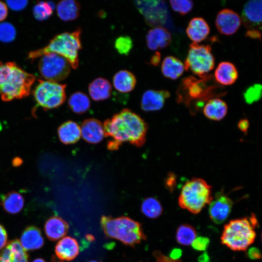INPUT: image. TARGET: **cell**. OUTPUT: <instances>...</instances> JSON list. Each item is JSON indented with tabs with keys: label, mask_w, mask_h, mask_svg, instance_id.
<instances>
[{
	"label": "cell",
	"mask_w": 262,
	"mask_h": 262,
	"mask_svg": "<svg viewBox=\"0 0 262 262\" xmlns=\"http://www.w3.org/2000/svg\"><path fill=\"white\" fill-rule=\"evenodd\" d=\"M104 136L109 138L107 148L116 150L123 142L140 147L146 141L147 125L141 117L128 109H124L106 120L103 125Z\"/></svg>",
	"instance_id": "6da1fadb"
},
{
	"label": "cell",
	"mask_w": 262,
	"mask_h": 262,
	"mask_svg": "<svg viewBox=\"0 0 262 262\" xmlns=\"http://www.w3.org/2000/svg\"><path fill=\"white\" fill-rule=\"evenodd\" d=\"M34 81L33 75L15 63H0V95L3 100L11 101L28 96Z\"/></svg>",
	"instance_id": "7a4b0ae2"
},
{
	"label": "cell",
	"mask_w": 262,
	"mask_h": 262,
	"mask_svg": "<svg viewBox=\"0 0 262 262\" xmlns=\"http://www.w3.org/2000/svg\"><path fill=\"white\" fill-rule=\"evenodd\" d=\"M100 224L107 237L117 239L126 246L134 247L147 239L141 223L127 216L103 215Z\"/></svg>",
	"instance_id": "3957f363"
},
{
	"label": "cell",
	"mask_w": 262,
	"mask_h": 262,
	"mask_svg": "<svg viewBox=\"0 0 262 262\" xmlns=\"http://www.w3.org/2000/svg\"><path fill=\"white\" fill-rule=\"evenodd\" d=\"M82 30L78 28L73 32H65L55 36L45 47L32 51L28 58L34 59L46 54L54 53L65 58L74 69L79 66L78 51L82 49Z\"/></svg>",
	"instance_id": "277c9868"
},
{
	"label": "cell",
	"mask_w": 262,
	"mask_h": 262,
	"mask_svg": "<svg viewBox=\"0 0 262 262\" xmlns=\"http://www.w3.org/2000/svg\"><path fill=\"white\" fill-rule=\"evenodd\" d=\"M258 225L247 217L230 221L224 227L221 243L234 251L246 250L254 242Z\"/></svg>",
	"instance_id": "5b68a950"
},
{
	"label": "cell",
	"mask_w": 262,
	"mask_h": 262,
	"mask_svg": "<svg viewBox=\"0 0 262 262\" xmlns=\"http://www.w3.org/2000/svg\"><path fill=\"white\" fill-rule=\"evenodd\" d=\"M211 188L204 180L192 178L181 188L178 200L179 206L193 213H199L213 199Z\"/></svg>",
	"instance_id": "8992f818"
},
{
	"label": "cell",
	"mask_w": 262,
	"mask_h": 262,
	"mask_svg": "<svg viewBox=\"0 0 262 262\" xmlns=\"http://www.w3.org/2000/svg\"><path fill=\"white\" fill-rule=\"evenodd\" d=\"M214 63V57L210 45L194 42L190 45L184 64L185 70H190L202 78L213 69Z\"/></svg>",
	"instance_id": "52a82bcc"
},
{
	"label": "cell",
	"mask_w": 262,
	"mask_h": 262,
	"mask_svg": "<svg viewBox=\"0 0 262 262\" xmlns=\"http://www.w3.org/2000/svg\"><path fill=\"white\" fill-rule=\"evenodd\" d=\"M66 84L47 80H39L33 95L37 103L45 109L61 105L66 100Z\"/></svg>",
	"instance_id": "ba28073f"
},
{
	"label": "cell",
	"mask_w": 262,
	"mask_h": 262,
	"mask_svg": "<svg viewBox=\"0 0 262 262\" xmlns=\"http://www.w3.org/2000/svg\"><path fill=\"white\" fill-rule=\"evenodd\" d=\"M38 68L47 81L57 82L66 78L70 71V65L63 57L49 53L40 57Z\"/></svg>",
	"instance_id": "9c48e42d"
},
{
	"label": "cell",
	"mask_w": 262,
	"mask_h": 262,
	"mask_svg": "<svg viewBox=\"0 0 262 262\" xmlns=\"http://www.w3.org/2000/svg\"><path fill=\"white\" fill-rule=\"evenodd\" d=\"M211 78L208 75L200 80L192 76L185 78L180 88V92L182 93L180 94H185L191 99L209 98L213 94L212 91L215 89V85L207 84Z\"/></svg>",
	"instance_id": "30bf717a"
},
{
	"label": "cell",
	"mask_w": 262,
	"mask_h": 262,
	"mask_svg": "<svg viewBox=\"0 0 262 262\" xmlns=\"http://www.w3.org/2000/svg\"><path fill=\"white\" fill-rule=\"evenodd\" d=\"M209 213L216 224L223 223L229 216L233 206L232 200L222 192L216 194L209 204Z\"/></svg>",
	"instance_id": "8fae6325"
},
{
	"label": "cell",
	"mask_w": 262,
	"mask_h": 262,
	"mask_svg": "<svg viewBox=\"0 0 262 262\" xmlns=\"http://www.w3.org/2000/svg\"><path fill=\"white\" fill-rule=\"evenodd\" d=\"M262 5L261 0H249L245 4L241 20L244 26L248 30H261Z\"/></svg>",
	"instance_id": "7c38bea8"
},
{
	"label": "cell",
	"mask_w": 262,
	"mask_h": 262,
	"mask_svg": "<svg viewBox=\"0 0 262 262\" xmlns=\"http://www.w3.org/2000/svg\"><path fill=\"white\" fill-rule=\"evenodd\" d=\"M241 24V17L236 12L231 9H222L216 16L215 25L218 31L222 34H233L238 30Z\"/></svg>",
	"instance_id": "4fadbf2b"
},
{
	"label": "cell",
	"mask_w": 262,
	"mask_h": 262,
	"mask_svg": "<svg viewBox=\"0 0 262 262\" xmlns=\"http://www.w3.org/2000/svg\"><path fill=\"white\" fill-rule=\"evenodd\" d=\"M136 2L137 7L144 15L147 23L153 25L163 23L165 19V11L164 8L160 7L157 8L160 1H137Z\"/></svg>",
	"instance_id": "5bb4252c"
},
{
	"label": "cell",
	"mask_w": 262,
	"mask_h": 262,
	"mask_svg": "<svg viewBox=\"0 0 262 262\" xmlns=\"http://www.w3.org/2000/svg\"><path fill=\"white\" fill-rule=\"evenodd\" d=\"M170 96V93L167 90H147L142 96L141 108L145 112L159 110L163 107L165 99Z\"/></svg>",
	"instance_id": "9a60e30c"
},
{
	"label": "cell",
	"mask_w": 262,
	"mask_h": 262,
	"mask_svg": "<svg viewBox=\"0 0 262 262\" xmlns=\"http://www.w3.org/2000/svg\"><path fill=\"white\" fill-rule=\"evenodd\" d=\"M80 129L83 139L90 144L98 143L104 136L103 125L96 119L85 120L82 123Z\"/></svg>",
	"instance_id": "2e32d148"
},
{
	"label": "cell",
	"mask_w": 262,
	"mask_h": 262,
	"mask_svg": "<svg viewBox=\"0 0 262 262\" xmlns=\"http://www.w3.org/2000/svg\"><path fill=\"white\" fill-rule=\"evenodd\" d=\"M171 35L162 27H156L148 31L146 36L147 47L151 50H157L168 47L171 42Z\"/></svg>",
	"instance_id": "e0dca14e"
},
{
	"label": "cell",
	"mask_w": 262,
	"mask_h": 262,
	"mask_svg": "<svg viewBox=\"0 0 262 262\" xmlns=\"http://www.w3.org/2000/svg\"><path fill=\"white\" fill-rule=\"evenodd\" d=\"M80 247L77 241L70 236L64 237L56 244L55 252L61 260L69 261L74 259L79 254Z\"/></svg>",
	"instance_id": "ac0fdd59"
},
{
	"label": "cell",
	"mask_w": 262,
	"mask_h": 262,
	"mask_svg": "<svg viewBox=\"0 0 262 262\" xmlns=\"http://www.w3.org/2000/svg\"><path fill=\"white\" fill-rule=\"evenodd\" d=\"M20 242L26 251L34 250L43 246L44 239L38 228L30 226L22 232Z\"/></svg>",
	"instance_id": "d6986e66"
},
{
	"label": "cell",
	"mask_w": 262,
	"mask_h": 262,
	"mask_svg": "<svg viewBox=\"0 0 262 262\" xmlns=\"http://www.w3.org/2000/svg\"><path fill=\"white\" fill-rule=\"evenodd\" d=\"M68 223L57 215L49 217L46 222L44 229L47 238L55 241L64 236L68 230Z\"/></svg>",
	"instance_id": "ffe728a7"
},
{
	"label": "cell",
	"mask_w": 262,
	"mask_h": 262,
	"mask_svg": "<svg viewBox=\"0 0 262 262\" xmlns=\"http://www.w3.org/2000/svg\"><path fill=\"white\" fill-rule=\"evenodd\" d=\"M210 27L202 17L192 18L188 25L186 32L188 37L194 43H198L204 40L210 33Z\"/></svg>",
	"instance_id": "44dd1931"
},
{
	"label": "cell",
	"mask_w": 262,
	"mask_h": 262,
	"mask_svg": "<svg viewBox=\"0 0 262 262\" xmlns=\"http://www.w3.org/2000/svg\"><path fill=\"white\" fill-rule=\"evenodd\" d=\"M238 77V72L236 66L229 62L220 63L214 71L215 80L222 85H231Z\"/></svg>",
	"instance_id": "7402d4cb"
},
{
	"label": "cell",
	"mask_w": 262,
	"mask_h": 262,
	"mask_svg": "<svg viewBox=\"0 0 262 262\" xmlns=\"http://www.w3.org/2000/svg\"><path fill=\"white\" fill-rule=\"evenodd\" d=\"M112 87L107 80L98 77L92 81L88 85V92L91 98L95 101H101L109 98Z\"/></svg>",
	"instance_id": "603a6c76"
},
{
	"label": "cell",
	"mask_w": 262,
	"mask_h": 262,
	"mask_svg": "<svg viewBox=\"0 0 262 262\" xmlns=\"http://www.w3.org/2000/svg\"><path fill=\"white\" fill-rule=\"evenodd\" d=\"M203 112L204 115L208 119L220 121L227 115L228 106L224 101L220 98H213L206 103Z\"/></svg>",
	"instance_id": "cb8c5ba5"
},
{
	"label": "cell",
	"mask_w": 262,
	"mask_h": 262,
	"mask_svg": "<svg viewBox=\"0 0 262 262\" xmlns=\"http://www.w3.org/2000/svg\"><path fill=\"white\" fill-rule=\"evenodd\" d=\"M115 88L121 93H129L135 87L136 79L134 74L127 70H121L116 72L113 78Z\"/></svg>",
	"instance_id": "d4e9b609"
},
{
	"label": "cell",
	"mask_w": 262,
	"mask_h": 262,
	"mask_svg": "<svg viewBox=\"0 0 262 262\" xmlns=\"http://www.w3.org/2000/svg\"><path fill=\"white\" fill-rule=\"evenodd\" d=\"M58 134L61 142L63 144H74L81 136V129L76 122L67 121L59 127Z\"/></svg>",
	"instance_id": "484cf974"
},
{
	"label": "cell",
	"mask_w": 262,
	"mask_h": 262,
	"mask_svg": "<svg viewBox=\"0 0 262 262\" xmlns=\"http://www.w3.org/2000/svg\"><path fill=\"white\" fill-rule=\"evenodd\" d=\"M184 70V64L174 56H166L162 62L161 71L166 78L172 80L177 79L182 75Z\"/></svg>",
	"instance_id": "4316f807"
},
{
	"label": "cell",
	"mask_w": 262,
	"mask_h": 262,
	"mask_svg": "<svg viewBox=\"0 0 262 262\" xmlns=\"http://www.w3.org/2000/svg\"><path fill=\"white\" fill-rule=\"evenodd\" d=\"M80 4L77 1L73 0L60 1L56 6L58 16L65 21L77 18L80 15Z\"/></svg>",
	"instance_id": "83f0119b"
},
{
	"label": "cell",
	"mask_w": 262,
	"mask_h": 262,
	"mask_svg": "<svg viewBox=\"0 0 262 262\" xmlns=\"http://www.w3.org/2000/svg\"><path fill=\"white\" fill-rule=\"evenodd\" d=\"M1 205L8 213L16 214L19 213L24 205L23 196L16 191H11L1 196Z\"/></svg>",
	"instance_id": "f1b7e54d"
},
{
	"label": "cell",
	"mask_w": 262,
	"mask_h": 262,
	"mask_svg": "<svg viewBox=\"0 0 262 262\" xmlns=\"http://www.w3.org/2000/svg\"><path fill=\"white\" fill-rule=\"evenodd\" d=\"M68 104L74 113L81 114L85 113L89 109L90 101L85 94L78 91L70 96Z\"/></svg>",
	"instance_id": "f546056e"
},
{
	"label": "cell",
	"mask_w": 262,
	"mask_h": 262,
	"mask_svg": "<svg viewBox=\"0 0 262 262\" xmlns=\"http://www.w3.org/2000/svg\"><path fill=\"white\" fill-rule=\"evenodd\" d=\"M141 210L143 214L150 218L158 217L163 210L160 202L154 197L145 199L142 203Z\"/></svg>",
	"instance_id": "4dcf8cb0"
},
{
	"label": "cell",
	"mask_w": 262,
	"mask_h": 262,
	"mask_svg": "<svg viewBox=\"0 0 262 262\" xmlns=\"http://www.w3.org/2000/svg\"><path fill=\"white\" fill-rule=\"evenodd\" d=\"M195 229L188 224H182L177 229L176 239L177 242L184 246H188L196 238Z\"/></svg>",
	"instance_id": "1f68e13d"
},
{
	"label": "cell",
	"mask_w": 262,
	"mask_h": 262,
	"mask_svg": "<svg viewBox=\"0 0 262 262\" xmlns=\"http://www.w3.org/2000/svg\"><path fill=\"white\" fill-rule=\"evenodd\" d=\"M54 4L52 2L43 1L37 3L33 7V14L36 19L42 20L48 18L52 13Z\"/></svg>",
	"instance_id": "d6a6232c"
},
{
	"label": "cell",
	"mask_w": 262,
	"mask_h": 262,
	"mask_svg": "<svg viewBox=\"0 0 262 262\" xmlns=\"http://www.w3.org/2000/svg\"><path fill=\"white\" fill-rule=\"evenodd\" d=\"M132 47V41L128 35L120 36L115 42V49L119 54L122 55H128Z\"/></svg>",
	"instance_id": "836d02e7"
},
{
	"label": "cell",
	"mask_w": 262,
	"mask_h": 262,
	"mask_svg": "<svg viewBox=\"0 0 262 262\" xmlns=\"http://www.w3.org/2000/svg\"><path fill=\"white\" fill-rule=\"evenodd\" d=\"M245 101L248 104H252L258 101L262 97V85L255 84L247 88L243 94Z\"/></svg>",
	"instance_id": "e575fe53"
},
{
	"label": "cell",
	"mask_w": 262,
	"mask_h": 262,
	"mask_svg": "<svg viewBox=\"0 0 262 262\" xmlns=\"http://www.w3.org/2000/svg\"><path fill=\"white\" fill-rule=\"evenodd\" d=\"M16 35V30L13 25L8 22L0 23V41L7 43L11 42Z\"/></svg>",
	"instance_id": "d590c367"
},
{
	"label": "cell",
	"mask_w": 262,
	"mask_h": 262,
	"mask_svg": "<svg viewBox=\"0 0 262 262\" xmlns=\"http://www.w3.org/2000/svg\"><path fill=\"white\" fill-rule=\"evenodd\" d=\"M172 9L183 16L190 12L193 7V2L189 0H170Z\"/></svg>",
	"instance_id": "8d00e7d4"
},
{
	"label": "cell",
	"mask_w": 262,
	"mask_h": 262,
	"mask_svg": "<svg viewBox=\"0 0 262 262\" xmlns=\"http://www.w3.org/2000/svg\"><path fill=\"white\" fill-rule=\"evenodd\" d=\"M210 240L206 237L200 236L196 238L192 243L193 248L196 250L204 251L208 247Z\"/></svg>",
	"instance_id": "74e56055"
},
{
	"label": "cell",
	"mask_w": 262,
	"mask_h": 262,
	"mask_svg": "<svg viewBox=\"0 0 262 262\" xmlns=\"http://www.w3.org/2000/svg\"><path fill=\"white\" fill-rule=\"evenodd\" d=\"M14 254L10 247L6 246L3 248L0 251V262H13Z\"/></svg>",
	"instance_id": "f35d334b"
},
{
	"label": "cell",
	"mask_w": 262,
	"mask_h": 262,
	"mask_svg": "<svg viewBox=\"0 0 262 262\" xmlns=\"http://www.w3.org/2000/svg\"><path fill=\"white\" fill-rule=\"evenodd\" d=\"M7 6L13 10L19 11L24 9L28 3L27 0H7Z\"/></svg>",
	"instance_id": "ab89813d"
},
{
	"label": "cell",
	"mask_w": 262,
	"mask_h": 262,
	"mask_svg": "<svg viewBox=\"0 0 262 262\" xmlns=\"http://www.w3.org/2000/svg\"><path fill=\"white\" fill-rule=\"evenodd\" d=\"M153 255L156 262H181V260H173L170 257L164 255L161 252L156 250L153 252Z\"/></svg>",
	"instance_id": "60d3db41"
},
{
	"label": "cell",
	"mask_w": 262,
	"mask_h": 262,
	"mask_svg": "<svg viewBox=\"0 0 262 262\" xmlns=\"http://www.w3.org/2000/svg\"><path fill=\"white\" fill-rule=\"evenodd\" d=\"M13 254V262H28L29 255L26 250H23Z\"/></svg>",
	"instance_id": "b9f144b4"
},
{
	"label": "cell",
	"mask_w": 262,
	"mask_h": 262,
	"mask_svg": "<svg viewBox=\"0 0 262 262\" xmlns=\"http://www.w3.org/2000/svg\"><path fill=\"white\" fill-rule=\"evenodd\" d=\"M246 254L247 257L252 260H258L260 259L262 257L260 250L259 248L255 247H252L249 248Z\"/></svg>",
	"instance_id": "7bdbcfd3"
},
{
	"label": "cell",
	"mask_w": 262,
	"mask_h": 262,
	"mask_svg": "<svg viewBox=\"0 0 262 262\" xmlns=\"http://www.w3.org/2000/svg\"><path fill=\"white\" fill-rule=\"evenodd\" d=\"M7 234L3 226L0 224V249H2L7 242Z\"/></svg>",
	"instance_id": "ee69618b"
},
{
	"label": "cell",
	"mask_w": 262,
	"mask_h": 262,
	"mask_svg": "<svg viewBox=\"0 0 262 262\" xmlns=\"http://www.w3.org/2000/svg\"><path fill=\"white\" fill-rule=\"evenodd\" d=\"M249 123L247 119L243 118L239 120L238 123V128L243 132L246 133L249 128Z\"/></svg>",
	"instance_id": "f6af8a7d"
},
{
	"label": "cell",
	"mask_w": 262,
	"mask_h": 262,
	"mask_svg": "<svg viewBox=\"0 0 262 262\" xmlns=\"http://www.w3.org/2000/svg\"><path fill=\"white\" fill-rule=\"evenodd\" d=\"M7 7L3 2L0 1V22L3 21L7 16Z\"/></svg>",
	"instance_id": "bcb514c9"
},
{
	"label": "cell",
	"mask_w": 262,
	"mask_h": 262,
	"mask_svg": "<svg viewBox=\"0 0 262 262\" xmlns=\"http://www.w3.org/2000/svg\"><path fill=\"white\" fill-rule=\"evenodd\" d=\"M161 59V55L160 53L158 51H156L152 56L150 60V64L153 66H157L160 63Z\"/></svg>",
	"instance_id": "7dc6e473"
},
{
	"label": "cell",
	"mask_w": 262,
	"mask_h": 262,
	"mask_svg": "<svg viewBox=\"0 0 262 262\" xmlns=\"http://www.w3.org/2000/svg\"><path fill=\"white\" fill-rule=\"evenodd\" d=\"M246 35L253 39H259L261 40V33L257 30H248Z\"/></svg>",
	"instance_id": "c3c4849f"
},
{
	"label": "cell",
	"mask_w": 262,
	"mask_h": 262,
	"mask_svg": "<svg viewBox=\"0 0 262 262\" xmlns=\"http://www.w3.org/2000/svg\"><path fill=\"white\" fill-rule=\"evenodd\" d=\"M182 255V251L179 248L173 249L170 253V257L173 260H179Z\"/></svg>",
	"instance_id": "681fc988"
},
{
	"label": "cell",
	"mask_w": 262,
	"mask_h": 262,
	"mask_svg": "<svg viewBox=\"0 0 262 262\" xmlns=\"http://www.w3.org/2000/svg\"><path fill=\"white\" fill-rule=\"evenodd\" d=\"M175 184V179L174 178V175H170L168 176L166 181V186H167L170 190H172Z\"/></svg>",
	"instance_id": "f907efd6"
},
{
	"label": "cell",
	"mask_w": 262,
	"mask_h": 262,
	"mask_svg": "<svg viewBox=\"0 0 262 262\" xmlns=\"http://www.w3.org/2000/svg\"><path fill=\"white\" fill-rule=\"evenodd\" d=\"M210 257L206 252L202 254L198 258V262H209Z\"/></svg>",
	"instance_id": "816d5d0a"
},
{
	"label": "cell",
	"mask_w": 262,
	"mask_h": 262,
	"mask_svg": "<svg viewBox=\"0 0 262 262\" xmlns=\"http://www.w3.org/2000/svg\"><path fill=\"white\" fill-rule=\"evenodd\" d=\"M50 262H64L63 261H62L61 259H59L57 256H52L51 260Z\"/></svg>",
	"instance_id": "f5cc1de1"
},
{
	"label": "cell",
	"mask_w": 262,
	"mask_h": 262,
	"mask_svg": "<svg viewBox=\"0 0 262 262\" xmlns=\"http://www.w3.org/2000/svg\"><path fill=\"white\" fill-rule=\"evenodd\" d=\"M86 240L89 241H93L95 240V237L91 234H87L85 236Z\"/></svg>",
	"instance_id": "db71d44e"
},
{
	"label": "cell",
	"mask_w": 262,
	"mask_h": 262,
	"mask_svg": "<svg viewBox=\"0 0 262 262\" xmlns=\"http://www.w3.org/2000/svg\"><path fill=\"white\" fill-rule=\"evenodd\" d=\"M32 262H46V261L42 258H37Z\"/></svg>",
	"instance_id": "11a10c76"
},
{
	"label": "cell",
	"mask_w": 262,
	"mask_h": 262,
	"mask_svg": "<svg viewBox=\"0 0 262 262\" xmlns=\"http://www.w3.org/2000/svg\"><path fill=\"white\" fill-rule=\"evenodd\" d=\"M88 262H99L97 261H95V260H92V261H89Z\"/></svg>",
	"instance_id": "9f6ffc18"
},
{
	"label": "cell",
	"mask_w": 262,
	"mask_h": 262,
	"mask_svg": "<svg viewBox=\"0 0 262 262\" xmlns=\"http://www.w3.org/2000/svg\"><path fill=\"white\" fill-rule=\"evenodd\" d=\"M1 130V124L0 123V131Z\"/></svg>",
	"instance_id": "6f0895ef"
},
{
	"label": "cell",
	"mask_w": 262,
	"mask_h": 262,
	"mask_svg": "<svg viewBox=\"0 0 262 262\" xmlns=\"http://www.w3.org/2000/svg\"></svg>",
	"instance_id": "680465c9"
},
{
	"label": "cell",
	"mask_w": 262,
	"mask_h": 262,
	"mask_svg": "<svg viewBox=\"0 0 262 262\" xmlns=\"http://www.w3.org/2000/svg\"></svg>",
	"instance_id": "91938a15"
}]
</instances>
